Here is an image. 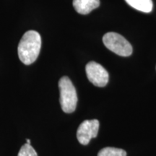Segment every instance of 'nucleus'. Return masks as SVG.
<instances>
[{
  "label": "nucleus",
  "mask_w": 156,
  "mask_h": 156,
  "mask_svg": "<svg viewBox=\"0 0 156 156\" xmlns=\"http://www.w3.org/2000/svg\"><path fill=\"white\" fill-rule=\"evenodd\" d=\"M103 42L107 48L117 55L129 56L132 54V46L130 43L116 33H107L103 37Z\"/></svg>",
  "instance_id": "obj_3"
},
{
  "label": "nucleus",
  "mask_w": 156,
  "mask_h": 156,
  "mask_svg": "<svg viewBox=\"0 0 156 156\" xmlns=\"http://www.w3.org/2000/svg\"><path fill=\"white\" fill-rule=\"evenodd\" d=\"M100 5V0H73V7L79 14L87 15Z\"/></svg>",
  "instance_id": "obj_6"
},
{
  "label": "nucleus",
  "mask_w": 156,
  "mask_h": 156,
  "mask_svg": "<svg viewBox=\"0 0 156 156\" xmlns=\"http://www.w3.org/2000/svg\"><path fill=\"white\" fill-rule=\"evenodd\" d=\"M26 142H27V143L29 144V145H30V140L27 139V140H26Z\"/></svg>",
  "instance_id": "obj_10"
},
{
  "label": "nucleus",
  "mask_w": 156,
  "mask_h": 156,
  "mask_svg": "<svg viewBox=\"0 0 156 156\" xmlns=\"http://www.w3.org/2000/svg\"><path fill=\"white\" fill-rule=\"evenodd\" d=\"M60 92V104L64 112L70 114L75 111L77 103V95L75 86L67 76L62 77L58 81Z\"/></svg>",
  "instance_id": "obj_2"
},
{
  "label": "nucleus",
  "mask_w": 156,
  "mask_h": 156,
  "mask_svg": "<svg viewBox=\"0 0 156 156\" xmlns=\"http://www.w3.org/2000/svg\"><path fill=\"white\" fill-rule=\"evenodd\" d=\"M87 77L89 81L96 87H105L108 82V73L100 64L90 62L85 67Z\"/></svg>",
  "instance_id": "obj_4"
},
{
  "label": "nucleus",
  "mask_w": 156,
  "mask_h": 156,
  "mask_svg": "<svg viewBox=\"0 0 156 156\" xmlns=\"http://www.w3.org/2000/svg\"><path fill=\"white\" fill-rule=\"evenodd\" d=\"M41 47L40 34L35 30L27 31L21 38L17 48L19 58L25 65H30L38 57Z\"/></svg>",
  "instance_id": "obj_1"
},
{
  "label": "nucleus",
  "mask_w": 156,
  "mask_h": 156,
  "mask_svg": "<svg viewBox=\"0 0 156 156\" xmlns=\"http://www.w3.org/2000/svg\"><path fill=\"white\" fill-rule=\"evenodd\" d=\"M98 156H126V153L119 148L105 147L99 151Z\"/></svg>",
  "instance_id": "obj_8"
},
{
  "label": "nucleus",
  "mask_w": 156,
  "mask_h": 156,
  "mask_svg": "<svg viewBox=\"0 0 156 156\" xmlns=\"http://www.w3.org/2000/svg\"><path fill=\"white\" fill-rule=\"evenodd\" d=\"M129 5L136 10L149 13L153 9V4L152 0H125Z\"/></svg>",
  "instance_id": "obj_7"
},
{
  "label": "nucleus",
  "mask_w": 156,
  "mask_h": 156,
  "mask_svg": "<svg viewBox=\"0 0 156 156\" xmlns=\"http://www.w3.org/2000/svg\"><path fill=\"white\" fill-rule=\"evenodd\" d=\"M99 122L97 119L85 120L82 122L77 129V138L83 145L89 143L91 139L96 137L98 133Z\"/></svg>",
  "instance_id": "obj_5"
},
{
  "label": "nucleus",
  "mask_w": 156,
  "mask_h": 156,
  "mask_svg": "<svg viewBox=\"0 0 156 156\" xmlns=\"http://www.w3.org/2000/svg\"><path fill=\"white\" fill-rule=\"evenodd\" d=\"M17 156H38V154L32 146L26 143L21 147Z\"/></svg>",
  "instance_id": "obj_9"
}]
</instances>
